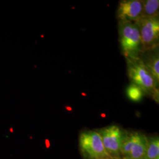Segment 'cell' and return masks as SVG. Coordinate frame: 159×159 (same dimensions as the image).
<instances>
[{"label":"cell","instance_id":"3","mask_svg":"<svg viewBox=\"0 0 159 159\" xmlns=\"http://www.w3.org/2000/svg\"><path fill=\"white\" fill-rule=\"evenodd\" d=\"M81 151L86 159H111L106 150L97 131H84L80 135Z\"/></svg>","mask_w":159,"mask_h":159},{"label":"cell","instance_id":"7","mask_svg":"<svg viewBox=\"0 0 159 159\" xmlns=\"http://www.w3.org/2000/svg\"><path fill=\"white\" fill-rule=\"evenodd\" d=\"M132 133V146L130 153L126 159H140L144 158L148 146V137L140 132L133 131Z\"/></svg>","mask_w":159,"mask_h":159},{"label":"cell","instance_id":"5","mask_svg":"<svg viewBox=\"0 0 159 159\" xmlns=\"http://www.w3.org/2000/svg\"><path fill=\"white\" fill-rule=\"evenodd\" d=\"M103 145L111 159L121 158V148L127 132L116 125H109L97 131Z\"/></svg>","mask_w":159,"mask_h":159},{"label":"cell","instance_id":"10","mask_svg":"<svg viewBox=\"0 0 159 159\" xmlns=\"http://www.w3.org/2000/svg\"><path fill=\"white\" fill-rule=\"evenodd\" d=\"M145 159H159V139L156 136L148 139Z\"/></svg>","mask_w":159,"mask_h":159},{"label":"cell","instance_id":"4","mask_svg":"<svg viewBox=\"0 0 159 159\" xmlns=\"http://www.w3.org/2000/svg\"><path fill=\"white\" fill-rule=\"evenodd\" d=\"M134 23L139 31L143 52L159 48V17L142 18Z\"/></svg>","mask_w":159,"mask_h":159},{"label":"cell","instance_id":"12","mask_svg":"<svg viewBox=\"0 0 159 159\" xmlns=\"http://www.w3.org/2000/svg\"><path fill=\"white\" fill-rule=\"evenodd\" d=\"M145 159L144 158H142V159Z\"/></svg>","mask_w":159,"mask_h":159},{"label":"cell","instance_id":"8","mask_svg":"<svg viewBox=\"0 0 159 159\" xmlns=\"http://www.w3.org/2000/svg\"><path fill=\"white\" fill-rule=\"evenodd\" d=\"M140 58L159 83V48L152 50L143 51Z\"/></svg>","mask_w":159,"mask_h":159},{"label":"cell","instance_id":"13","mask_svg":"<svg viewBox=\"0 0 159 159\" xmlns=\"http://www.w3.org/2000/svg\"></svg>","mask_w":159,"mask_h":159},{"label":"cell","instance_id":"11","mask_svg":"<svg viewBox=\"0 0 159 159\" xmlns=\"http://www.w3.org/2000/svg\"><path fill=\"white\" fill-rule=\"evenodd\" d=\"M127 94L131 101L138 102L142 99L145 93L137 85L131 84L127 89Z\"/></svg>","mask_w":159,"mask_h":159},{"label":"cell","instance_id":"9","mask_svg":"<svg viewBox=\"0 0 159 159\" xmlns=\"http://www.w3.org/2000/svg\"><path fill=\"white\" fill-rule=\"evenodd\" d=\"M142 18L159 17V0H142Z\"/></svg>","mask_w":159,"mask_h":159},{"label":"cell","instance_id":"2","mask_svg":"<svg viewBox=\"0 0 159 159\" xmlns=\"http://www.w3.org/2000/svg\"><path fill=\"white\" fill-rule=\"evenodd\" d=\"M119 41L121 50L125 58L136 59L143 52L139 31L134 23L119 22Z\"/></svg>","mask_w":159,"mask_h":159},{"label":"cell","instance_id":"1","mask_svg":"<svg viewBox=\"0 0 159 159\" xmlns=\"http://www.w3.org/2000/svg\"><path fill=\"white\" fill-rule=\"evenodd\" d=\"M129 78L131 84L139 87L145 94H148L156 102H159V83L144 66L140 58H125Z\"/></svg>","mask_w":159,"mask_h":159},{"label":"cell","instance_id":"6","mask_svg":"<svg viewBox=\"0 0 159 159\" xmlns=\"http://www.w3.org/2000/svg\"><path fill=\"white\" fill-rule=\"evenodd\" d=\"M142 0L120 1L116 12L119 22L136 23L142 16Z\"/></svg>","mask_w":159,"mask_h":159}]
</instances>
